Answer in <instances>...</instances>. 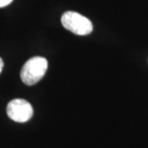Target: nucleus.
Here are the masks:
<instances>
[{
    "label": "nucleus",
    "mask_w": 148,
    "mask_h": 148,
    "mask_svg": "<svg viewBox=\"0 0 148 148\" xmlns=\"http://www.w3.org/2000/svg\"><path fill=\"white\" fill-rule=\"evenodd\" d=\"M48 62L43 57H33L26 62L20 71L21 81L27 86H33L40 81L46 73Z\"/></svg>",
    "instance_id": "1"
},
{
    "label": "nucleus",
    "mask_w": 148,
    "mask_h": 148,
    "mask_svg": "<svg viewBox=\"0 0 148 148\" xmlns=\"http://www.w3.org/2000/svg\"><path fill=\"white\" fill-rule=\"evenodd\" d=\"M62 24L66 30L79 36H86L92 32V23L88 17L76 12H66L61 17Z\"/></svg>",
    "instance_id": "2"
},
{
    "label": "nucleus",
    "mask_w": 148,
    "mask_h": 148,
    "mask_svg": "<svg viewBox=\"0 0 148 148\" xmlns=\"http://www.w3.org/2000/svg\"><path fill=\"white\" fill-rule=\"evenodd\" d=\"M7 114L12 120L24 123L33 116V107L27 100L14 99L7 106Z\"/></svg>",
    "instance_id": "3"
},
{
    "label": "nucleus",
    "mask_w": 148,
    "mask_h": 148,
    "mask_svg": "<svg viewBox=\"0 0 148 148\" xmlns=\"http://www.w3.org/2000/svg\"><path fill=\"white\" fill-rule=\"evenodd\" d=\"M12 1H13V0H0V8L9 5Z\"/></svg>",
    "instance_id": "4"
},
{
    "label": "nucleus",
    "mask_w": 148,
    "mask_h": 148,
    "mask_svg": "<svg viewBox=\"0 0 148 148\" xmlns=\"http://www.w3.org/2000/svg\"><path fill=\"white\" fill-rule=\"evenodd\" d=\"M3 66H4V63H3V60L0 58V73H1L2 69H3Z\"/></svg>",
    "instance_id": "5"
}]
</instances>
